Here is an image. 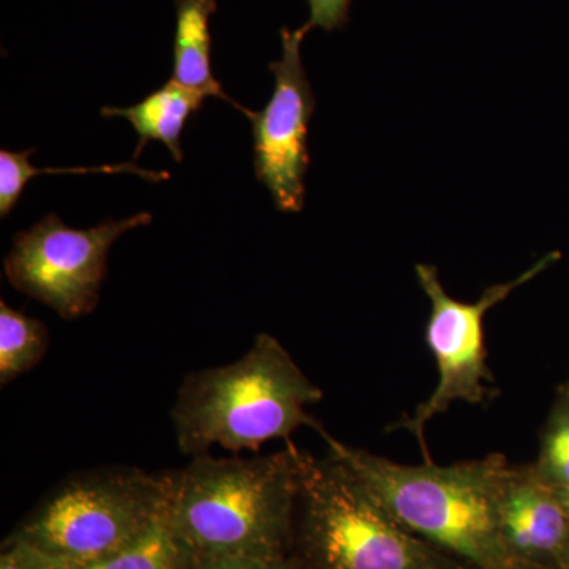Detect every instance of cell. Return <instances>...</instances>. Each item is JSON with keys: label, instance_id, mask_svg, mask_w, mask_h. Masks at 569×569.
<instances>
[{"label": "cell", "instance_id": "1", "mask_svg": "<svg viewBox=\"0 0 569 569\" xmlns=\"http://www.w3.org/2000/svg\"><path fill=\"white\" fill-rule=\"evenodd\" d=\"M329 455L361 479L403 529L475 569H526L509 550L501 500L512 468L500 452L451 466H406L348 447L321 427Z\"/></svg>", "mask_w": 569, "mask_h": 569}, {"label": "cell", "instance_id": "2", "mask_svg": "<svg viewBox=\"0 0 569 569\" xmlns=\"http://www.w3.org/2000/svg\"><path fill=\"white\" fill-rule=\"evenodd\" d=\"M302 451L254 458L197 456L174 470L168 523L194 559H283L293 541Z\"/></svg>", "mask_w": 569, "mask_h": 569}, {"label": "cell", "instance_id": "3", "mask_svg": "<svg viewBox=\"0 0 569 569\" xmlns=\"http://www.w3.org/2000/svg\"><path fill=\"white\" fill-rule=\"evenodd\" d=\"M323 391L302 372L271 335L231 365L193 370L183 378L171 408L176 443L183 455L260 451L271 440H290L299 427L321 429L307 407Z\"/></svg>", "mask_w": 569, "mask_h": 569}, {"label": "cell", "instance_id": "4", "mask_svg": "<svg viewBox=\"0 0 569 569\" xmlns=\"http://www.w3.org/2000/svg\"><path fill=\"white\" fill-rule=\"evenodd\" d=\"M295 569H475L403 529L336 456L302 451Z\"/></svg>", "mask_w": 569, "mask_h": 569}, {"label": "cell", "instance_id": "5", "mask_svg": "<svg viewBox=\"0 0 569 569\" xmlns=\"http://www.w3.org/2000/svg\"><path fill=\"white\" fill-rule=\"evenodd\" d=\"M174 470L104 467L59 482L9 538L74 569L108 559L148 535L168 515Z\"/></svg>", "mask_w": 569, "mask_h": 569}, {"label": "cell", "instance_id": "6", "mask_svg": "<svg viewBox=\"0 0 569 569\" xmlns=\"http://www.w3.org/2000/svg\"><path fill=\"white\" fill-rule=\"evenodd\" d=\"M556 258V253L548 254L515 280L486 288L477 302L458 301L449 296L436 266L417 264L415 268L418 282L430 301L426 343L437 362L438 383L415 413L399 419L389 429L407 430L417 438L426 462L432 460L427 449L426 429L433 418L443 415L456 402L482 406L497 395L496 389L488 387L493 381V373L488 365L485 317L512 291L541 274Z\"/></svg>", "mask_w": 569, "mask_h": 569}, {"label": "cell", "instance_id": "7", "mask_svg": "<svg viewBox=\"0 0 569 569\" xmlns=\"http://www.w3.org/2000/svg\"><path fill=\"white\" fill-rule=\"evenodd\" d=\"M151 222V213L140 212L89 230H74L50 213L14 236L3 263L7 279L11 287L51 307L66 320L89 316L99 305L112 244L127 231Z\"/></svg>", "mask_w": 569, "mask_h": 569}, {"label": "cell", "instance_id": "8", "mask_svg": "<svg viewBox=\"0 0 569 569\" xmlns=\"http://www.w3.org/2000/svg\"><path fill=\"white\" fill-rule=\"evenodd\" d=\"M307 24L282 29V58L269 63L274 74L271 100L250 121L254 138V174L282 212H301L310 157L307 132L316 111V96L307 80L301 47Z\"/></svg>", "mask_w": 569, "mask_h": 569}, {"label": "cell", "instance_id": "9", "mask_svg": "<svg viewBox=\"0 0 569 569\" xmlns=\"http://www.w3.org/2000/svg\"><path fill=\"white\" fill-rule=\"evenodd\" d=\"M501 527L512 556L526 569H560L569 546V516L557 488L537 467L512 468Z\"/></svg>", "mask_w": 569, "mask_h": 569}, {"label": "cell", "instance_id": "10", "mask_svg": "<svg viewBox=\"0 0 569 569\" xmlns=\"http://www.w3.org/2000/svg\"><path fill=\"white\" fill-rule=\"evenodd\" d=\"M176 37L173 81L190 91L206 97H217L244 112L253 111L231 100L216 80L211 63V17L216 0H174Z\"/></svg>", "mask_w": 569, "mask_h": 569}, {"label": "cell", "instance_id": "11", "mask_svg": "<svg viewBox=\"0 0 569 569\" xmlns=\"http://www.w3.org/2000/svg\"><path fill=\"white\" fill-rule=\"evenodd\" d=\"M204 97L170 80L159 91L146 97L142 102L130 108H103L104 118H123L132 123L140 142L134 159L140 157L149 141H160L167 146L176 163H181V134L190 116L200 110Z\"/></svg>", "mask_w": 569, "mask_h": 569}, {"label": "cell", "instance_id": "12", "mask_svg": "<svg viewBox=\"0 0 569 569\" xmlns=\"http://www.w3.org/2000/svg\"><path fill=\"white\" fill-rule=\"evenodd\" d=\"M50 335L37 318L0 301V385L7 387L31 372L47 355Z\"/></svg>", "mask_w": 569, "mask_h": 569}, {"label": "cell", "instance_id": "13", "mask_svg": "<svg viewBox=\"0 0 569 569\" xmlns=\"http://www.w3.org/2000/svg\"><path fill=\"white\" fill-rule=\"evenodd\" d=\"M36 149L24 152L0 151V216L6 219L20 201L22 190L32 178L40 174L62 173H133L149 182H160L170 179L167 171L142 170L137 163L102 164L92 168H36L29 162V157Z\"/></svg>", "mask_w": 569, "mask_h": 569}, {"label": "cell", "instance_id": "14", "mask_svg": "<svg viewBox=\"0 0 569 569\" xmlns=\"http://www.w3.org/2000/svg\"><path fill=\"white\" fill-rule=\"evenodd\" d=\"M167 516L129 548L80 569H194L197 559L176 537Z\"/></svg>", "mask_w": 569, "mask_h": 569}, {"label": "cell", "instance_id": "15", "mask_svg": "<svg viewBox=\"0 0 569 569\" xmlns=\"http://www.w3.org/2000/svg\"><path fill=\"white\" fill-rule=\"evenodd\" d=\"M535 467L553 488L569 486V400L561 403L550 419Z\"/></svg>", "mask_w": 569, "mask_h": 569}, {"label": "cell", "instance_id": "16", "mask_svg": "<svg viewBox=\"0 0 569 569\" xmlns=\"http://www.w3.org/2000/svg\"><path fill=\"white\" fill-rule=\"evenodd\" d=\"M0 569H74L33 546L7 538L0 553Z\"/></svg>", "mask_w": 569, "mask_h": 569}, {"label": "cell", "instance_id": "17", "mask_svg": "<svg viewBox=\"0 0 569 569\" xmlns=\"http://www.w3.org/2000/svg\"><path fill=\"white\" fill-rule=\"evenodd\" d=\"M309 3L310 18L306 22L307 28L335 31L342 28L348 20L351 0H307Z\"/></svg>", "mask_w": 569, "mask_h": 569}, {"label": "cell", "instance_id": "18", "mask_svg": "<svg viewBox=\"0 0 569 569\" xmlns=\"http://www.w3.org/2000/svg\"><path fill=\"white\" fill-rule=\"evenodd\" d=\"M194 569H295L290 556L283 559H253V557H209L197 559Z\"/></svg>", "mask_w": 569, "mask_h": 569}, {"label": "cell", "instance_id": "19", "mask_svg": "<svg viewBox=\"0 0 569 569\" xmlns=\"http://www.w3.org/2000/svg\"><path fill=\"white\" fill-rule=\"evenodd\" d=\"M557 492H559L561 503H563L569 516V486H567V488H557Z\"/></svg>", "mask_w": 569, "mask_h": 569}, {"label": "cell", "instance_id": "20", "mask_svg": "<svg viewBox=\"0 0 569 569\" xmlns=\"http://www.w3.org/2000/svg\"><path fill=\"white\" fill-rule=\"evenodd\" d=\"M560 569H569V546H568L567 552H565L563 561H561Z\"/></svg>", "mask_w": 569, "mask_h": 569}]
</instances>
